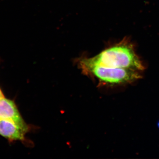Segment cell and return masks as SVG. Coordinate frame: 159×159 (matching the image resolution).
<instances>
[{
    "instance_id": "1",
    "label": "cell",
    "mask_w": 159,
    "mask_h": 159,
    "mask_svg": "<svg viewBox=\"0 0 159 159\" xmlns=\"http://www.w3.org/2000/svg\"><path fill=\"white\" fill-rule=\"evenodd\" d=\"M80 60L90 64L112 68L129 69L137 71L144 69L133 46L124 40L105 49L95 57Z\"/></svg>"
},
{
    "instance_id": "2",
    "label": "cell",
    "mask_w": 159,
    "mask_h": 159,
    "mask_svg": "<svg viewBox=\"0 0 159 159\" xmlns=\"http://www.w3.org/2000/svg\"><path fill=\"white\" fill-rule=\"evenodd\" d=\"M79 63L84 72L92 74L99 81L109 84L129 83L141 78L137 70L131 69L106 67L86 63L81 60Z\"/></svg>"
},
{
    "instance_id": "3",
    "label": "cell",
    "mask_w": 159,
    "mask_h": 159,
    "mask_svg": "<svg viewBox=\"0 0 159 159\" xmlns=\"http://www.w3.org/2000/svg\"><path fill=\"white\" fill-rule=\"evenodd\" d=\"M0 119H8L29 131V126L23 119L13 100L4 99L0 100Z\"/></svg>"
},
{
    "instance_id": "4",
    "label": "cell",
    "mask_w": 159,
    "mask_h": 159,
    "mask_svg": "<svg viewBox=\"0 0 159 159\" xmlns=\"http://www.w3.org/2000/svg\"><path fill=\"white\" fill-rule=\"evenodd\" d=\"M27 132L28 131L11 120L0 119V135L11 142H24Z\"/></svg>"
},
{
    "instance_id": "5",
    "label": "cell",
    "mask_w": 159,
    "mask_h": 159,
    "mask_svg": "<svg viewBox=\"0 0 159 159\" xmlns=\"http://www.w3.org/2000/svg\"><path fill=\"white\" fill-rule=\"evenodd\" d=\"M5 98V96L3 94L2 91L1 89H0V100Z\"/></svg>"
},
{
    "instance_id": "6",
    "label": "cell",
    "mask_w": 159,
    "mask_h": 159,
    "mask_svg": "<svg viewBox=\"0 0 159 159\" xmlns=\"http://www.w3.org/2000/svg\"><path fill=\"white\" fill-rule=\"evenodd\" d=\"M158 125H159V124H158Z\"/></svg>"
}]
</instances>
